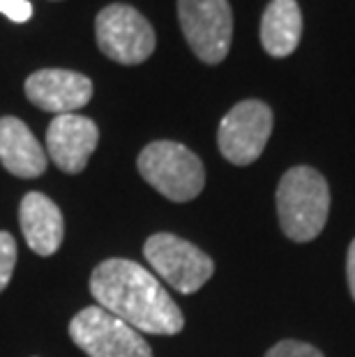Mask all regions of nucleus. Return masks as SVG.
I'll return each mask as SVG.
<instances>
[{"label":"nucleus","mask_w":355,"mask_h":357,"mask_svg":"<svg viewBox=\"0 0 355 357\" xmlns=\"http://www.w3.org/2000/svg\"><path fill=\"white\" fill-rule=\"evenodd\" d=\"M139 173L150 187L173 203L194 201L206 187V169L199 155L176 141H153L141 150Z\"/></svg>","instance_id":"obj_3"},{"label":"nucleus","mask_w":355,"mask_h":357,"mask_svg":"<svg viewBox=\"0 0 355 357\" xmlns=\"http://www.w3.org/2000/svg\"><path fill=\"white\" fill-rule=\"evenodd\" d=\"M0 12L14 24H26L33 17V5L28 0H0Z\"/></svg>","instance_id":"obj_16"},{"label":"nucleus","mask_w":355,"mask_h":357,"mask_svg":"<svg viewBox=\"0 0 355 357\" xmlns=\"http://www.w3.org/2000/svg\"><path fill=\"white\" fill-rule=\"evenodd\" d=\"M90 295L141 334L183 332L185 316L153 272L127 258H107L90 275Z\"/></svg>","instance_id":"obj_1"},{"label":"nucleus","mask_w":355,"mask_h":357,"mask_svg":"<svg viewBox=\"0 0 355 357\" xmlns=\"http://www.w3.org/2000/svg\"><path fill=\"white\" fill-rule=\"evenodd\" d=\"M266 357H323V353L316 346L305 344V341L284 339L270 348Z\"/></svg>","instance_id":"obj_15"},{"label":"nucleus","mask_w":355,"mask_h":357,"mask_svg":"<svg viewBox=\"0 0 355 357\" xmlns=\"http://www.w3.org/2000/svg\"><path fill=\"white\" fill-rule=\"evenodd\" d=\"M97 143H100V129L86 116L79 113H65L56 116L47 127V157L63 173L77 176L88 166Z\"/></svg>","instance_id":"obj_9"},{"label":"nucleus","mask_w":355,"mask_h":357,"mask_svg":"<svg viewBox=\"0 0 355 357\" xmlns=\"http://www.w3.org/2000/svg\"><path fill=\"white\" fill-rule=\"evenodd\" d=\"M143 256L171 288L192 295L215 275V263L203 249L173 233H155L143 245Z\"/></svg>","instance_id":"obj_6"},{"label":"nucleus","mask_w":355,"mask_h":357,"mask_svg":"<svg viewBox=\"0 0 355 357\" xmlns=\"http://www.w3.org/2000/svg\"><path fill=\"white\" fill-rule=\"evenodd\" d=\"M302 37V12L296 0H270L261 19V44L268 56L286 58Z\"/></svg>","instance_id":"obj_13"},{"label":"nucleus","mask_w":355,"mask_h":357,"mask_svg":"<svg viewBox=\"0 0 355 357\" xmlns=\"http://www.w3.org/2000/svg\"><path fill=\"white\" fill-rule=\"evenodd\" d=\"M330 215L328 180L312 166H293L277 185V217L293 242H312L326 229Z\"/></svg>","instance_id":"obj_2"},{"label":"nucleus","mask_w":355,"mask_h":357,"mask_svg":"<svg viewBox=\"0 0 355 357\" xmlns=\"http://www.w3.org/2000/svg\"><path fill=\"white\" fill-rule=\"evenodd\" d=\"M26 97L37 109L65 116L93 100V81L72 70H37L26 79Z\"/></svg>","instance_id":"obj_10"},{"label":"nucleus","mask_w":355,"mask_h":357,"mask_svg":"<svg viewBox=\"0 0 355 357\" xmlns=\"http://www.w3.org/2000/svg\"><path fill=\"white\" fill-rule=\"evenodd\" d=\"M0 164L7 173L24 180L40 178L47 171L49 157L24 120L0 118Z\"/></svg>","instance_id":"obj_12"},{"label":"nucleus","mask_w":355,"mask_h":357,"mask_svg":"<svg viewBox=\"0 0 355 357\" xmlns=\"http://www.w3.org/2000/svg\"><path fill=\"white\" fill-rule=\"evenodd\" d=\"M346 279H349V291L355 300V240L351 242L349 254H346Z\"/></svg>","instance_id":"obj_17"},{"label":"nucleus","mask_w":355,"mask_h":357,"mask_svg":"<svg viewBox=\"0 0 355 357\" xmlns=\"http://www.w3.org/2000/svg\"><path fill=\"white\" fill-rule=\"evenodd\" d=\"M273 109L261 100L236 104L219 123L217 146L226 162L247 166L256 162L273 134Z\"/></svg>","instance_id":"obj_8"},{"label":"nucleus","mask_w":355,"mask_h":357,"mask_svg":"<svg viewBox=\"0 0 355 357\" xmlns=\"http://www.w3.org/2000/svg\"><path fill=\"white\" fill-rule=\"evenodd\" d=\"M19 222L26 245L37 256H54L65 240V219L60 208L42 192H28L19 205Z\"/></svg>","instance_id":"obj_11"},{"label":"nucleus","mask_w":355,"mask_h":357,"mask_svg":"<svg viewBox=\"0 0 355 357\" xmlns=\"http://www.w3.org/2000/svg\"><path fill=\"white\" fill-rule=\"evenodd\" d=\"M97 47L113 63L141 65L153 56L157 37L150 21L132 5H109L95 19Z\"/></svg>","instance_id":"obj_5"},{"label":"nucleus","mask_w":355,"mask_h":357,"mask_svg":"<svg viewBox=\"0 0 355 357\" xmlns=\"http://www.w3.org/2000/svg\"><path fill=\"white\" fill-rule=\"evenodd\" d=\"M70 337L88 357H153L141 332L97 305L72 318Z\"/></svg>","instance_id":"obj_4"},{"label":"nucleus","mask_w":355,"mask_h":357,"mask_svg":"<svg viewBox=\"0 0 355 357\" xmlns=\"http://www.w3.org/2000/svg\"><path fill=\"white\" fill-rule=\"evenodd\" d=\"M178 19L196 58L217 65L229 56L233 12L229 0H178Z\"/></svg>","instance_id":"obj_7"},{"label":"nucleus","mask_w":355,"mask_h":357,"mask_svg":"<svg viewBox=\"0 0 355 357\" xmlns=\"http://www.w3.org/2000/svg\"><path fill=\"white\" fill-rule=\"evenodd\" d=\"M17 240H14L12 233L0 231V293L10 286L14 268H17Z\"/></svg>","instance_id":"obj_14"}]
</instances>
